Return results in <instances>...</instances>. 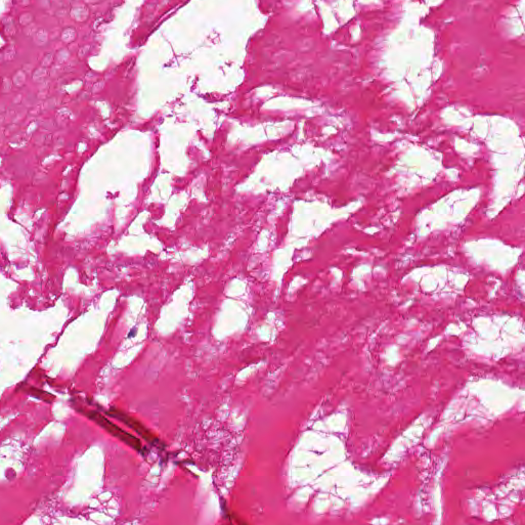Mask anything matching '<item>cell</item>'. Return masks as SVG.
<instances>
[{"label": "cell", "instance_id": "obj_1", "mask_svg": "<svg viewBox=\"0 0 525 525\" xmlns=\"http://www.w3.org/2000/svg\"><path fill=\"white\" fill-rule=\"evenodd\" d=\"M87 415L91 419L98 423L99 426L106 429L109 432L114 436L120 438L126 442H129L131 446H133L137 449L139 448L138 443L133 441L134 437L127 434L117 426L112 423L104 416L96 411H90L87 413Z\"/></svg>", "mask_w": 525, "mask_h": 525}]
</instances>
